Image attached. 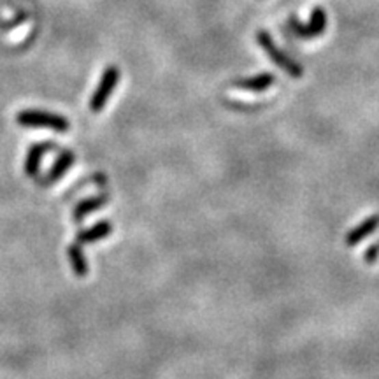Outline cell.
<instances>
[{
  "label": "cell",
  "instance_id": "1",
  "mask_svg": "<svg viewBox=\"0 0 379 379\" xmlns=\"http://www.w3.org/2000/svg\"><path fill=\"white\" fill-rule=\"evenodd\" d=\"M16 121L23 129H42L60 133L69 132L70 129L67 118L60 116V114L57 113H49V111L23 109L18 113Z\"/></svg>",
  "mask_w": 379,
  "mask_h": 379
},
{
  "label": "cell",
  "instance_id": "2",
  "mask_svg": "<svg viewBox=\"0 0 379 379\" xmlns=\"http://www.w3.org/2000/svg\"><path fill=\"white\" fill-rule=\"evenodd\" d=\"M257 42L262 46L263 51L267 53V57L274 62L278 67H281V69L285 70L288 76L302 77V74H304L302 65H300L299 62H295L291 57H288L287 53L283 51V49H279L278 46H276L272 36H270L267 30H259V32H257Z\"/></svg>",
  "mask_w": 379,
  "mask_h": 379
},
{
  "label": "cell",
  "instance_id": "3",
  "mask_svg": "<svg viewBox=\"0 0 379 379\" xmlns=\"http://www.w3.org/2000/svg\"><path fill=\"white\" fill-rule=\"evenodd\" d=\"M118 83H120V69H118L116 65H109V67H105L104 74H102L101 81H99L97 88L93 92L92 99H90V109L93 113H101L102 109L105 107L109 97L116 90Z\"/></svg>",
  "mask_w": 379,
  "mask_h": 379
},
{
  "label": "cell",
  "instance_id": "4",
  "mask_svg": "<svg viewBox=\"0 0 379 379\" xmlns=\"http://www.w3.org/2000/svg\"><path fill=\"white\" fill-rule=\"evenodd\" d=\"M288 27L293 30L295 34L302 39H313V37H318L325 32V27H327V12L323 11L322 8L313 9V14H311L309 23L302 25L297 18L291 16L288 20Z\"/></svg>",
  "mask_w": 379,
  "mask_h": 379
},
{
  "label": "cell",
  "instance_id": "5",
  "mask_svg": "<svg viewBox=\"0 0 379 379\" xmlns=\"http://www.w3.org/2000/svg\"><path fill=\"white\" fill-rule=\"evenodd\" d=\"M378 226H379V214H372V216H369L367 220H363L360 225H356L355 228L348 232L346 239H344L346 246L353 248L356 246V244H360L363 239H367L369 235L374 234L376 230H378Z\"/></svg>",
  "mask_w": 379,
  "mask_h": 379
},
{
  "label": "cell",
  "instance_id": "6",
  "mask_svg": "<svg viewBox=\"0 0 379 379\" xmlns=\"http://www.w3.org/2000/svg\"><path fill=\"white\" fill-rule=\"evenodd\" d=\"M74 160H76L74 151H62V155H58V158L55 160L51 169H49L48 174H46L44 185H53V183H57L58 179L64 178L65 174H67V170L73 167Z\"/></svg>",
  "mask_w": 379,
  "mask_h": 379
},
{
  "label": "cell",
  "instance_id": "7",
  "mask_svg": "<svg viewBox=\"0 0 379 379\" xmlns=\"http://www.w3.org/2000/svg\"><path fill=\"white\" fill-rule=\"evenodd\" d=\"M107 202H109V195L107 194L93 195V197L85 198V200H81L79 204L74 207L73 218L76 220V222H81V220H85L86 216H90L92 213H95V211H99L101 207H104Z\"/></svg>",
  "mask_w": 379,
  "mask_h": 379
},
{
  "label": "cell",
  "instance_id": "8",
  "mask_svg": "<svg viewBox=\"0 0 379 379\" xmlns=\"http://www.w3.org/2000/svg\"><path fill=\"white\" fill-rule=\"evenodd\" d=\"M274 74L263 73L259 74V76L234 81V88L246 90V92H265V90H269L270 86L274 85Z\"/></svg>",
  "mask_w": 379,
  "mask_h": 379
},
{
  "label": "cell",
  "instance_id": "9",
  "mask_svg": "<svg viewBox=\"0 0 379 379\" xmlns=\"http://www.w3.org/2000/svg\"><path fill=\"white\" fill-rule=\"evenodd\" d=\"M111 232H113V225H111L107 220H102V222L95 223V225L90 226V228L79 232L76 237L77 244H92V242L102 241V239L107 237Z\"/></svg>",
  "mask_w": 379,
  "mask_h": 379
},
{
  "label": "cell",
  "instance_id": "10",
  "mask_svg": "<svg viewBox=\"0 0 379 379\" xmlns=\"http://www.w3.org/2000/svg\"><path fill=\"white\" fill-rule=\"evenodd\" d=\"M48 150H51V144H34L32 148L27 153V158H25V174L30 176V178H36L39 174L40 169V161L44 158V153Z\"/></svg>",
  "mask_w": 379,
  "mask_h": 379
},
{
  "label": "cell",
  "instance_id": "11",
  "mask_svg": "<svg viewBox=\"0 0 379 379\" xmlns=\"http://www.w3.org/2000/svg\"><path fill=\"white\" fill-rule=\"evenodd\" d=\"M67 254H69L70 267H73L74 274L79 276V278H85L88 274V260H86L85 253L81 250V244H73L67 250Z\"/></svg>",
  "mask_w": 379,
  "mask_h": 379
},
{
  "label": "cell",
  "instance_id": "12",
  "mask_svg": "<svg viewBox=\"0 0 379 379\" xmlns=\"http://www.w3.org/2000/svg\"><path fill=\"white\" fill-rule=\"evenodd\" d=\"M363 260L367 263H376L379 260V242H376V244H372V246H369L367 250H365V253H363Z\"/></svg>",
  "mask_w": 379,
  "mask_h": 379
}]
</instances>
